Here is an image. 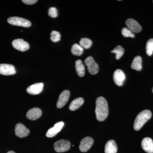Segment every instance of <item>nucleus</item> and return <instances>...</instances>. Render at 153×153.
<instances>
[{
  "label": "nucleus",
  "instance_id": "23",
  "mask_svg": "<svg viewBox=\"0 0 153 153\" xmlns=\"http://www.w3.org/2000/svg\"><path fill=\"white\" fill-rule=\"evenodd\" d=\"M92 41L89 38H82L79 41V45L83 49H89L92 45Z\"/></svg>",
  "mask_w": 153,
  "mask_h": 153
},
{
  "label": "nucleus",
  "instance_id": "22",
  "mask_svg": "<svg viewBox=\"0 0 153 153\" xmlns=\"http://www.w3.org/2000/svg\"><path fill=\"white\" fill-rule=\"evenodd\" d=\"M111 52L112 53H115L116 54V58L117 60H119L123 55L124 53V49L122 46L118 45L112 50Z\"/></svg>",
  "mask_w": 153,
  "mask_h": 153
},
{
  "label": "nucleus",
  "instance_id": "12",
  "mask_svg": "<svg viewBox=\"0 0 153 153\" xmlns=\"http://www.w3.org/2000/svg\"><path fill=\"white\" fill-rule=\"evenodd\" d=\"M70 94V91L68 90L63 91L60 94L57 103L58 108H61L66 104L69 99Z\"/></svg>",
  "mask_w": 153,
  "mask_h": 153
},
{
  "label": "nucleus",
  "instance_id": "1",
  "mask_svg": "<svg viewBox=\"0 0 153 153\" xmlns=\"http://www.w3.org/2000/svg\"><path fill=\"white\" fill-rule=\"evenodd\" d=\"M95 112L97 119L100 121L105 120L108 116V104L105 99L102 97L97 99Z\"/></svg>",
  "mask_w": 153,
  "mask_h": 153
},
{
  "label": "nucleus",
  "instance_id": "11",
  "mask_svg": "<svg viewBox=\"0 0 153 153\" xmlns=\"http://www.w3.org/2000/svg\"><path fill=\"white\" fill-rule=\"evenodd\" d=\"M30 131L23 124H17L15 127V133L19 137L23 138L27 136Z\"/></svg>",
  "mask_w": 153,
  "mask_h": 153
},
{
  "label": "nucleus",
  "instance_id": "19",
  "mask_svg": "<svg viewBox=\"0 0 153 153\" xmlns=\"http://www.w3.org/2000/svg\"><path fill=\"white\" fill-rule=\"evenodd\" d=\"M131 67L132 69L140 71L142 68V58L140 56H137L134 57L132 63Z\"/></svg>",
  "mask_w": 153,
  "mask_h": 153
},
{
  "label": "nucleus",
  "instance_id": "29",
  "mask_svg": "<svg viewBox=\"0 0 153 153\" xmlns=\"http://www.w3.org/2000/svg\"><path fill=\"white\" fill-rule=\"evenodd\" d=\"M7 153H16L13 151H10V152H8Z\"/></svg>",
  "mask_w": 153,
  "mask_h": 153
},
{
  "label": "nucleus",
  "instance_id": "20",
  "mask_svg": "<svg viewBox=\"0 0 153 153\" xmlns=\"http://www.w3.org/2000/svg\"><path fill=\"white\" fill-rule=\"evenodd\" d=\"M84 103V100L82 97H78L74 100L70 104L69 109L71 111H74L78 109Z\"/></svg>",
  "mask_w": 153,
  "mask_h": 153
},
{
  "label": "nucleus",
  "instance_id": "24",
  "mask_svg": "<svg viewBox=\"0 0 153 153\" xmlns=\"http://www.w3.org/2000/svg\"><path fill=\"white\" fill-rule=\"evenodd\" d=\"M146 51L149 56H152L153 54V39L151 38L148 41L146 46Z\"/></svg>",
  "mask_w": 153,
  "mask_h": 153
},
{
  "label": "nucleus",
  "instance_id": "7",
  "mask_svg": "<svg viewBox=\"0 0 153 153\" xmlns=\"http://www.w3.org/2000/svg\"><path fill=\"white\" fill-rule=\"evenodd\" d=\"M94 140L92 138L89 137H85L80 141L79 150L82 152H87L92 146Z\"/></svg>",
  "mask_w": 153,
  "mask_h": 153
},
{
  "label": "nucleus",
  "instance_id": "18",
  "mask_svg": "<svg viewBox=\"0 0 153 153\" xmlns=\"http://www.w3.org/2000/svg\"><path fill=\"white\" fill-rule=\"evenodd\" d=\"M75 68L77 75L80 77L84 76L85 74V68L82 60H77L75 63Z\"/></svg>",
  "mask_w": 153,
  "mask_h": 153
},
{
  "label": "nucleus",
  "instance_id": "4",
  "mask_svg": "<svg viewBox=\"0 0 153 153\" xmlns=\"http://www.w3.org/2000/svg\"><path fill=\"white\" fill-rule=\"evenodd\" d=\"M71 146V143L69 141L60 140L56 142L54 144V149L57 152H64L69 150Z\"/></svg>",
  "mask_w": 153,
  "mask_h": 153
},
{
  "label": "nucleus",
  "instance_id": "25",
  "mask_svg": "<svg viewBox=\"0 0 153 153\" xmlns=\"http://www.w3.org/2000/svg\"><path fill=\"white\" fill-rule=\"evenodd\" d=\"M61 38V35L58 32L53 31L51 33V40L54 42H57L60 41Z\"/></svg>",
  "mask_w": 153,
  "mask_h": 153
},
{
  "label": "nucleus",
  "instance_id": "15",
  "mask_svg": "<svg viewBox=\"0 0 153 153\" xmlns=\"http://www.w3.org/2000/svg\"><path fill=\"white\" fill-rule=\"evenodd\" d=\"M42 115V111L38 108H33L28 111L26 116L28 119L35 120L41 117Z\"/></svg>",
  "mask_w": 153,
  "mask_h": 153
},
{
  "label": "nucleus",
  "instance_id": "10",
  "mask_svg": "<svg viewBox=\"0 0 153 153\" xmlns=\"http://www.w3.org/2000/svg\"><path fill=\"white\" fill-rule=\"evenodd\" d=\"M114 81L118 86H122L126 79V75L123 71L121 69H117L113 74Z\"/></svg>",
  "mask_w": 153,
  "mask_h": 153
},
{
  "label": "nucleus",
  "instance_id": "16",
  "mask_svg": "<svg viewBox=\"0 0 153 153\" xmlns=\"http://www.w3.org/2000/svg\"><path fill=\"white\" fill-rule=\"evenodd\" d=\"M142 147L148 153H153V140L149 137H145L142 141Z\"/></svg>",
  "mask_w": 153,
  "mask_h": 153
},
{
  "label": "nucleus",
  "instance_id": "3",
  "mask_svg": "<svg viewBox=\"0 0 153 153\" xmlns=\"http://www.w3.org/2000/svg\"><path fill=\"white\" fill-rule=\"evenodd\" d=\"M8 22L10 25L14 26L29 27L31 25V22L27 19H23L21 17H12L9 18L7 20Z\"/></svg>",
  "mask_w": 153,
  "mask_h": 153
},
{
  "label": "nucleus",
  "instance_id": "14",
  "mask_svg": "<svg viewBox=\"0 0 153 153\" xmlns=\"http://www.w3.org/2000/svg\"><path fill=\"white\" fill-rule=\"evenodd\" d=\"M44 84L43 82H38L30 85L27 89V92L30 94L36 95L42 92L44 88Z\"/></svg>",
  "mask_w": 153,
  "mask_h": 153
},
{
  "label": "nucleus",
  "instance_id": "26",
  "mask_svg": "<svg viewBox=\"0 0 153 153\" xmlns=\"http://www.w3.org/2000/svg\"><path fill=\"white\" fill-rule=\"evenodd\" d=\"M122 34L124 37H127V38L130 37V38H133L135 37L134 33L128 28H123L122 30Z\"/></svg>",
  "mask_w": 153,
  "mask_h": 153
},
{
  "label": "nucleus",
  "instance_id": "21",
  "mask_svg": "<svg viewBox=\"0 0 153 153\" xmlns=\"http://www.w3.org/2000/svg\"><path fill=\"white\" fill-rule=\"evenodd\" d=\"M71 52L74 55L80 56L83 53V49L79 44H75L71 47Z\"/></svg>",
  "mask_w": 153,
  "mask_h": 153
},
{
  "label": "nucleus",
  "instance_id": "27",
  "mask_svg": "<svg viewBox=\"0 0 153 153\" xmlns=\"http://www.w3.org/2000/svg\"><path fill=\"white\" fill-rule=\"evenodd\" d=\"M48 14H49V16L52 17V18H56L58 15L57 9L54 7L50 8L49 9Z\"/></svg>",
  "mask_w": 153,
  "mask_h": 153
},
{
  "label": "nucleus",
  "instance_id": "17",
  "mask_svg": "<svg viewBox=\"0 0 153 153\" xmlns=\"http://www.w3.org/2000/svg\"><path fill=\"white\" fill-rule=\"evenodd\" d=\"M117 146L114 140H110L106 143L105 148V153H117Z\"/></svg>",
  "mask_w": 153,
  "mask_h": 153
},
{
  "label": "nucleus",
  "instance_id": "6",
  "mask_svg": "<svg viewBox=\"0 0 153 153\" xmlns=\"http://www.w3.org/2000/svg\"><path fill=\"white\" fill-rule=\"evenodd\" d=\"M12 45L14 48L22 52L27 51L30 48L29 44L22 39H15L12 42Z\"/></svg>",
  "mask_w": 153,
  "mask_h": 153
},
{
  "label": "nucleus",
  "instance_id": "9",
  "mask_svg": "<svg viewBox=\"0 0 153 153\" xmlns=\"http://www.w3.org/2000/svg\"><path fill=\"white\" fill-rule=\"evenodd\" d=\"M126 25L128 28L132 33H139L142 30V27L138 22L132 19H129L126 21Z\"/></svg>",
  "mask_w": 153,
  "mask_h": 153
},
{
  "label": "nucleus",
  "instance_id": "5",
  "mask_svg": "<svg viewBox=\"0 0 153 153\" xmlns=\"http://www.w3.org/2000/svg\"><path fill=\"white\" fill-rule=\"evenodd\" d=\"M85 64L87 66L88 70L91 74H95L98 73L99 66L97 63L94 61L91 56L87 57L85 59Z\"/></svg>",
  "mask_w": 153,
  "mask_h": 153
},
{
  "label": "nucleus",
  "instance_id": "8",
  "mask_svg": "<svg viewBox=\"0 0 153 153\" xmlns=\"http://www.w3.org/2000/svg\"><path fill=\"white\" fill-rule=\"evenodd\" d=\"M16 68L13 65L9 64H0V74L4 75H13L16 74Z\"/></svg>",
  "mask_w": 153,
  "mask_h": 153
},
{
  "label": "nucleus",
  "instance_id": "2",
  "mask_svg": "<svg viewBox=\"0 0 153 153\" xmlns=\"http://www.w3.org/2000/svg\"><path fill=\"white\" fill-rule=\"evenodd\" d=\"M152 113L149 110H145L140 113L136 117L134 124L135 131L140 130L149 120L152 117Z\"/></svg>",
  "mask_w": 153,
  "mask_h": 153
},
{
  "label": "nucleus",
  "instance_id": "13",
  "mask_svg": "<svg viewBox=\"0 0 153 153\" xmlns=\"http://www.w3.org/2000/svg\"><path fill=\"white\" fill-rule=\"evenodd\" d=\"M64 123L63 121L59 122L55 124L53 127L49 128L47 131L46 136L48 137H52L56 135L63 128Z\"/></svg>",
  "mask_w": 153,
  "mask_h": 153
},
{
  "label": "nucleus",
  "instance_id": "30",
  "mask_svg": "<svg viewBox=\"0 0 153 153\" xmlns=\"http://www.w3.org/2000/svg\"><path fill=\"white\" fill-rule=\"evenodd\" d=\"M152 92L153 93V89H152Z\"/></svg>",
  "mask_w": 153,
  "mask_h": 153
},
{
  "label": "nucleus",
  "instance_id": "28",
  "mask_svg": "<svg viewBox=\"0 0 153 153\" xmlns=\"http://www.w3.org/2000/svg\"><path fill=\"white\" fill-rule=\"evenodd\" d=\"M22 1L26 4L32 5L38 1L37 0H23Z\"/></svg>",
  "mask_w": 153,
  "mask_h": 153
}]
</instances>
